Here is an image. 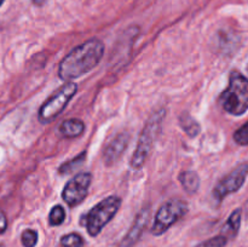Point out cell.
Instances as JSON below:
<instances>
[{
	"instance_id": "6da1fadb",
	"label": "cell",
	"mask_w": 248,
	"mask_h": 247,
	"mask_svg": "<svg viewBox=\"0 0 248 247\" xmlns=\"http://www.w3.org/2000/svg\"><path fill=\"white\" fill-rule=\"evenodd\" d=\"M104 44L99 39H90L73 48L60 63L58 77L63 81H72L91 72L101 62Z\"/></svg>"
},
{
	"instance_id": "7a4b0ae2",
	"label": "cell",
	"mask_w": 248,
	"mask_h": 247,
	"mask_svg": "<svg viewBox=\"0 0 248 247\" xmlns=\"http://www.w3.org/2000/svg\"><path fill=\"white\" fill-rule=\"evenodd\" d=\"M219 103L227 113L240 116L248 110V77L239 70H232L229 84L219 96Z\"/></svg>"
},
{
	"instance_id": "3957f363",
	"label": "cell",
	"mask_w": 248,
	"mask_h": 247,
	"mask_svg": "<svg viewBox=\"0 0 248 247\" xmlns=\"http://www.w3.org/2000/svg\"><path fill=\"white\" fill-rule=\"evenodd\" d=\"M165 116H166V110H165V108H160L155 110L147 120L142 132H140V138H138L135 153L131 157L130 165L132 169L138 170L145 164L147 159L149 157L155 140L159 137Z\"/></svg>"
},
{
	"instance_id": "277c9868",
	"label": "cell",
	"mask_w": 248,
	"mask_h": 247,
	"mask_svg": "<svg viewBox=\"0 0 248 247\" xmlns=\"http://www.w3.org/2000/svg\"><path fill=\"white\" fill-rule=\"evenodd\" d=\"M121 206V199L119 196L110 195L94 205L86 215L82 216V224L87 230V234L96 237L103 228L115 217Z\"/></svg>"
},
{
	"instance_id": "5b68a950",
	"label": "cell",
	"mask_w": 248,
	"mask_h": 247,
	"mask_svg": "<svg viewBox=\"0 0 248 247\" xmlns=\"http://www.w3.org/2000/svg\"><path fill=\"white\" fill-rule=\"evenodd\" d=\"M189 206L186 201L174 199L165 202L161 207L157 210L155 215L154 223L152 227V234L155 236L165 234L172 225L176 224L179 219L186 215Z\"/></svg>"
},
{
	"instance_id": "8992f818",
	"label": "cell",
	"mask_w": 248,
	"mask_h": 247,
	"mask_svg": "<svg viewBox=\"0 0 248 247\" xmlns=\"http://www.w3.org/2000/svg\"><path fill=\"white\" fill-rule=\"evenodd\" d=\"M77 91V84L72 81L65 82L41 106L40 110H39V121L41 124H48L50 121L55 120L62 113L63 109L67 107V104L74 97Z\"/></svg>"
},
{
	"instance_id": "52a82bcc",
	"label": "cell",
	"mask_w": 248,
	"mask_h": 247,
	"mask_svg": "<svg viewBox=\"0 0 248 247\" xmlns=\"http://www.w3.org/2000/svg\"><path fill=\"white\" fill-rule=\"evenodd\" d=\"M248 176V164L244 162L235 167L229 174L223 177L213 189V198L217 202H222L228 195L239 191L246 182Z\"/></svg>"
},
{
	"instance_id": "ba28073f",
	"label": "cell",
	"mask_w": 248,
	"mask_h": 247,
	"mask_svg": "<svg viewBox=\"0 0 248 247\" xmlns=\"http://www.w3.org/2000/svg\"><path fill=\"white\" fill-rule=\"evenodd\" d=\"M91 181L92 174L89 172H81V173H78L77 176L73 177L63 188V201L69 207H74V206L81 203L82 200L87 196Z\"/></svg>"
},
{
	"instance_id": "9c48e42d",
	"label": "cell",
	"mask_w": 248,
	"mask_h": 247,
	"mask_svg": "<svg viewBox=\"0 0 248 247\" xmlns=\"http://www.w3.org/2000/svg\"><path fill=\"white\" fill-rule=\"evenodd\" d=\"M128 142H130V135L127 132H121L114 137L103 153V160L107 166L115 164L120 159L123 153L127 149Z\"/></svg>"
},
{
	"instance_id": "30bf717a",
	"label": "cell",
	"mask_w": 248,
	"mask_h": 247,
	"mask_svg": "<svg viewBox=\"0 0 248 247\" xmlns=\"http://www.w3.org/2000/svg\"><path fill=\"white\" fill-rule=\"evenodd\" d=\"M148 219H149V208H143L140 215L136 217L135 223L128 230L126 236L123 239V241L120 242L119 247H135L136 244L140 241L145 227H147Z\"/></svg>"
},
{
	"instance_id": "8fae6325",
	"label": "cell",
	"mask_w": 248,
	"mask_h": 247,
	"mask_svg": "<svg viewBox=\"0 0 248 247\" xmlns=\"http://www.w3.org/2000/svg\"><path fill=\"white\" fill-rule=\"evenodd\" d=\"M241 219L242 210L241 208H236V210L232 211V213L229 216L225 224L223 225L220 234L227 237L228 240H232L234 237H236L237 234H239L240 227H241Z\"/></svg>"
},
{
	"instance_id": "7c38bea8",
	"label": "cell",
	"mask_w": 248,
	"mask_h": 247,
	"mask_svg": "<svg viewBox=\"0 0 248 247\" xmlns=\"http://www.w3.org/2000/svg\"><path fill=\"white\" fill-rule=\"evenodd\" d=\"M85 130L84 121L80 119H68L64 120L60 126V132L65 138H75L82 135Z\"/></svg>"
},
{
	"instance_id": "4fadbf2b",
	"label": "cell",
	"mask_w": 248,
	"mask_h": 247,
	"mask_svg": "<svg viewBox=\"0 0 248 247\" xmlns=\"http://www.w3.org/2000/svg\"><path fill=\"white\" fill-rule=\"evenodd\" d=\"M179 182L184 190L189 194H195L200 188V178L196 172L183 171L179 174Z\"/></svg>"
},
{
	"instance_id": "5bb4252c",
	"label": "cell",
	"mask_w": 248,
	"mask_h": 247,
	"mask_svg": "<svg viewBox=\"0 0 248 247\" xmlns=\"http://www.w3.org/2000/svg\"><path fill=\"white\" fill-rule=\"evenodd\" d=\"M179 124H181V127L183 128L184 132L191 138L196 137L201 131V126L199 125L198 121L193 116L189 115L188 113H183L179 115Z\"/></svg>"
},
{
	"instance_id": "9a60e30c",
	"label": "cell",
	"mask_w": 248,
	"mask_h": 247,
	"mask_svg": "<svg viewBox=\"0 0 248 247\" xmlns=\"http://www.w3.org/2000/svg\"><path fill=\"white\" fill-rule=\"evenodd\" d=\"M86 159V152H81L78 156H75L74 159L69 160V161L64 162L63 165H61L60 169H58V172L61 174L70 173V172L75 171V169H78L79 166H81V164L84 162V160Z\"/></svg>"
},
{
	"instance_id": "2e32d148",
	"label": "cell",
	"mask_w": 248,
	"mask_h": 247,
	"mask_svg": "<svg viewBox=\"0 0 248 247\" xmlns=\"http://www.w3.org/2000/svg\"><path fill=\"white\" fill-rule=\"evenodd\" d=\"M84 239L78 232H69L61 237V245L62 247H84Z\"/></svg>"
},
{
	"instance_id": "e0dca14e",
	"label": "cell",
	"mask_w": 248,
	"mask_h": 247,
	"mask_svg": "<svg viewBox=\"0 0 248 247\" xmlns=\"http://www.w3.org/2000/svg\"><path fill=\"white\" fill-rule=\"evenodd\" d=\"M65 220V211L64 208L61 205H56L55 207H52V210L50 211V215H48V223L52 227H57L61 225Z\"/></svg>"
},
{
	"instance_id": "ac0fdd59",
	"label": "cell",
	"mask_w": 248,
	"mask_h": 247,
	"mask_svg": "<svg viewBox=\"0 0 248 247\" xmlns=\"http://www.w3.org/2000/svg\"><path fill=\"white\" fill-rule=\"evenodd\" d=\"M23 247H35L38 244V232L33 229H26L21 235Z\"/></svg>"
},
{
	"instance_id": "d6986e66",
	"label": "cell",
	"mask_w": 248,
	"mask_h": 247,
	"mask_svg": "<svg viewBox=\"0 0 248 247\" xmlns=\"http://www.w3.org/2000/svg\"><path fill=\"white\" fill-rule=\"evenodd\" d=\"M228 241H229V240H228L227 237L223 236L222 234H219L217 235V236L211 237V239L201 242V244H199L196 247H225L227 246Z\"/></svg>"
},
{
	"instance_id": "ffe728a7",
	"label": "cell",
	"mask_w": 248,
	"mask_h": 247,
	"mask_svg": "<svg viewBox=\"0 0 248 247\" xmlns=\"http://www.w3.org/2000/svg\"><path fill=\"white\" fill-rule=\"evenodd\" d=\"M234 140L239 145H248V121L235 131Z\"/></svg>"
},
{
	"instance_id": "44dd1931",
	"label": "cell",
	"mask_w": 248,
	"mask_h": 247,
	"mask_svg": "<svg viewBox=\"0 0 248 247\" xmlns=\"http://www.w3.org/2000/svg\"><path fill=\"white\" fill-rule=\"evenodd\" d=\"M7 229V218L2 211H0V234H4Z\"/></svg>"
},
{
	"instance_id": "7402d4cb",
	"label": "cell",
	"mask_w": 248,
	"mask_h": 247,
	"mask_svg": "<svg viewBox=\"0 0 248 247\" xmlns=\"http://www.w3.org/2000/svg\"><path fill=\"white\" fill-rule=\"evenodd\" d=\"M44 1H45V0H33V2L35 5H41Z\"/></svg>"
},
{
	"instance_id": "603a6c76",
	"label": "cell",
	"mask_w": 248,
	"mask_h": 247,
	"mask_svg": "<svg viewBox=\"0 0 248 247\" xmlns=\"http://www.w3.org/2000/svg\"><path fill=\"white\" fill-rule=\"evenodd\" d=\"M245 212H246V215H247V217H248V201H247L246 206H245Z\"/></svg>"
},
{
	"instance_id": "cb8c5ba5",
	"label": "cell",
	"mask_w": 248,
	"mask_h": 247,
	"mask_svg": "<svg viewBox=\"0 0 248 247\" xmlns=\"http://www.w3.org/2000/svg\"><path fill=\"white\" fill-rule=\"evenodd\" d=\"M4 1H5V0H0V6H1V5L4 4Z\"/></svg>"
}]
</instances>
